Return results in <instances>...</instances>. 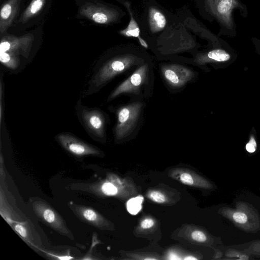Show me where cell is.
<instances>
[{"mask_svg":"<svg viewBox=\"0 0 260 260\" xmlns=\"http://www.w3.org/2000/svg\"><path fill=\"white\" fill-rule=\"evenodd\" d=\"M80 15L90 20L100 24H108L115 21L118 14L110 8L102 5L86 4L79 10Z\"/></svg>","mask_w":260,"mask_h":260,"instance_id":"obj_6","label":"cell"},{"mask_svg":"<svg viewBox=\"0 0 260 260\" xmlns=\"http://www.w3.org/2000/svg\"><path fill=\"white\" fill-rule=\"evenodd\" d=\"M34 40L31 34L17 37L7 35L1 40L0 51L8 52L17 55H21L28 57Z\"/></svg>","mask_w":260,"mask_h":260,"instance_id":"obj_5","label":"cell"},{"mask_svg":"<svg viewBox=\"0 0 260 260\" xmlns=\"http://www.w3.org/2000/svg\"><path fill=\"white\" fill-rule=\"evenodd\" d=\"M169 176L183 184L192 187L209 188L211 184L207 180L194 172L183 168L172 169Z\"/></svg>","mask_w":260,"mask_h":260,"instance_id":"obj_11","label":"cell"},{"mask_svg":"<svg viewBox=\"0 0 260 260\" xmlns=\"http://www.w3.org/2000/svg\"><path fill=\"white\" fill-rule=\"evenodd\" d=\"M103 192L107 196H116L118 193L117 187L111 182H105L102 186Z\"/></svg>","mask_w":260,"mask_h":260,"instance_id":"obj_23","label":"cell"},{"mask_svg":"<svg viewBox=\"0 0 260 260\" xmlns=\"http://www.w3.org/2000/svg\"><path fill=\"white\" fill-rule=\"evenodd\" d=\"M234 220L239 223H245L247 221V217L246 214L242 212H235L233 215Z\"/></svg>","mask_w":260,"mask_h":260,"instance_id":"obj_26","label":"cell"},{"mask_svg":"<svg viewBox=\"0 0 260 260\" xmlns=\"http://www.w3.org/2000/svg\"><path fill=\"white\" fill-rule=\"evenodd\" d=\"M36 214L50 226L58 231L68 233L61 217L53 209L44 203H40L34 205Z\"/></svg>","mask_w":260,"mask_h":260,"instance_id":"obj_12","label":"cell"},{"mask_svg":"<svg viewBox=\"0 0 260 260\" xmlns=\"http://www.w3.org/2000/svg\"><path fill=\"white\" fill-rule=\"evenodd\" d=\"M148 20L150 30L153 33L162 30L167 23V20L164 14L154 7H151L149 10Z\"/></svg>","mask_w":260,"mask_h":260,"instance_id":"obj_14","label":"cell"},{"mask_svg":"<svg viewBox=\"0 0 260 260\" xmlns=\"http://www.w3.org/2000/svg\"><path fill=\"white\" fill-rule=\"evenodd\" d=\"M256 132L254 127H252L250 133L249 141L247 143L245 148L247 152L253 153L255 151L257 148Z\"/></svg>","mask_w":260,"mask_h":260,"instance_id":"obj_21","label":"cell"},{"mask_svg":"<svg viewBox=\"0 0 260 260\" xmlns=\"http://www.w3.org/2000/svg\"><path fill=\"white\" fill-rule=\"evenodd\" d=\"M125 5H126L127 10H128L129 12L131 19L127 26L125 29L120 30L119 31V34L126 37L138 38L141 45L144 47L147 48L148 47V45L144 40L140 37V28L137 22L133 17V14L130 10L129 6L127 3H125Z\"/></svg>","mask_w":260,"mask_h":260,"instance_id":"obj_16","label":"cell"},{"mask_svg":"<svg viewBox=\"0 0 260 260\" xmlns=\"http://www.w3.org/2000/svg\"><path fill=\"white\" fill-rule=\"evenodd\" d=\"M169 259H181V258L180 257H178V255L177 254L175 253L174 252H171L168 254V257L167 258Z\"/></svg>","mask_w":260,"mask_h":260,"instance_id":"obj_28","label":"cell"},{"mask_svg":"<svg viewBox=\"0 0 260 260\" xmlns=\"http://www.w3.org/2000/svg\"><path fill=\"white\" fill-rule=\"evenodd\" d=\"M141 59L132 54L114 56L104 63L92 76L87 92L97 91L116 76L140 63Z\"/></svg>","mask_w":260,"mask_h":260,"instance_id":"obj_1","label":"cell"},{"mask_svg":"<svg viewBox=\"0 0 260 260\" xmlns=\"http://www.w3.org/2000/svg\"><path fill=\"white\" fill-rule=\"evenodd\" d=\"M198 259V258L197 257H195L194 256L189 255H186V256L183 257V259H186V260L192 259V260H194V259Z\"/></svg>","mask_w":260,"mask_h":260,"instance_id":"obj_29","label":"cell"},{"mask_svg":"<svg viewBox=\"0 0 260 260\" xmlns=\"http://www.w3.org/2000/svg\"><path fill=\"white\" fill-rule=\"evenodd\" d=\"M143 104L137 102L120 108L117 112V122L114 128L116 140L128 137L135 129L142 111Z\"/></svg>","mask_w":260,"mask_h":260,"instance_id":"obj_2","label":"cell"},{"mask_svg":"<svg viewBox=\"0 0 260 260\" xmlns=\"http://www.w3.org/2000/svg\"><path fill=\"white\" fill-rule=\"evenodd\" d=\"M213 14L224 24H233L232 12L238 5L236 0H206Z\"/></svg>","mask_w":260,"mask_h":260,"instance_id":"obj_10","label":"cell"},{"mask_svg":"<svg viewBox=\"0 0 260 260\" xmlns=\"http://www.w3.org/2000/svg\"><path fill=\"white\" fill-rule=\"evenodd\" d=\"M150 66L148 63L141 64L126 80L120 84L110 94L111 101L122 93H136L148 79Z\"/></svg>","mask_w":260,"mask_h":260,"instance_id":"obj_4","label":"cell"},{"mask_svg":"<svg viewBox=\"0 0 260 260\" xmlns=\"http://www.w3.org/2000/svg\"><path fill=\"white\" fill-rule=\"evenodd\" d=\"M161 73L169 85L175 88L183 87L194 76L190 69L178 64L163 66Z\"/></svg>","mask_w":260,"mask_h":260,"instance_id":"obj_8","label":"cell"},{"mask_svg":"<svg viewBox=\"0 0 260 260\" xmlns=\"http://www.w3.org/2000/svg\"><path fill=\"white\" fill-rule=\"evenodd\" d=\"M256 49L257 53L260 54V43L256 45Z\"/></svg>","mask_w":260,"mask_h":260,"instance_id":"obj_30","label":"cell"},{"mask_svg":"<svg viewBox=\"0 0 260 260\" xmlns=\"http://www.w3.org/2000/svg\"><path fill=\"white\" fill-rule=\"evenodd\" d=\"M77 211L82 218L99 228L105 227L107 221L93 210L87 207H78Z\"/></svg>","mask_w":260,"mask_h":260,"instance_id":"obj_15","label":"cell"},{"mask_svg":"<svg viewBox=\"0 0 260 260\" xmlns=\"http://www.w3.org/2000/svg\"><path fill=\"white\" fill-rule=\"evenodd\" d=\"M146 197L153 202L164 204L169 202V197L162 191L151 189L147 191Z\"/></svg>","mask_w":260,"mask_h":260,"instance_id":"obj_19","label":"cell"},{"mask_svg":"<svg viewBox=\"0 0 260 260\" xmlns=\"http://www.w3.org/2000/svg\"><path fill=\"white\" fill-rule=\"evenodd\" d=\"M236 59V56L233 52L223 48H216L199 55L196 61L202 64L213 63L215 67L224 68L230 66Z\"/></svg>","mask_w":260,"mask_h":260,"instance_id":"obj_9","label":"cell"},{"mask_svg":"<svg viewBox=\"0 0 260 260\" xmlns=\"http://www.w3.org/2000/svg\"><path fill=\"white\" fill-rule=\"evenodd\" d=\"M16 231L22 237L25 238L27 236V231L23 226L20 224H16L14 226Z\"/></svg>","mask_w":260,"mask_h":260,"instance_id":"obj_27","label":"cell"},{"mask_svg":"<svg viewBox=\"0 0 260 260\" xmlns=\"http://www.w3.org/2000/svg\"><path fill=\"white\" fill-rule=\"evenodd\" d=\"M0 61L4 66L11 70L16 69L20 63L18 55L8 52L0 51Z\"/></svg>","mask_w":260,"mask_h":260,"instance_id":"obj_18","label":"cell"},{"mask_svg":"<svg viewBox=\"0 0 260 260\" xmlns=\"http://www.w3.org/2000/svg\"><path fill=\"white\" fill-rule=\"evenodd\" d=\"M57 141L67 150L77 156L98 155L99 150L69 133H60L55 136Z\"/></svg>","mask_w":260,"mask_h":260,"instance_id":"obj_7","label":"cell"},{"mask_svg":"<svg viewBox=\"0 0 260 260\" xmlns=\"http://www.w3.org/2000/svg\"><path fill=\"white\" fill-rule=\"evenodd\" d=\"M189 237L194 242L204 243L207 240L206 234L203 231L197 229L191 230Z\"/></svg>","mask_w":260,"mask_h":260,"instance_id":"obj_22","label":"cell"},{"mask_svg":"<svg viewBox=\"0 0 260 260\" xmlns=\"http://www.w3.org/2000/svg\"><path fill=\"white\" fill-rule=\"evenodd\" d=\"M46 0H32L24 11L20 19V22L25 23L36 15L42 9Z\"/></svg>","mask_w":260,"mask_h":260,"instance_id":"obj_17","label":"cell"},{"mask_svg":"<svg viewBox=\"0 0 260 260\" xmlns=\"http://www.w3.org/2000/svg\"><path fill=\"white\" fill-rule=\"evenodd\" d=\"M21 0H8L1 7L0 32L4 33L12 24L18 13Z\"/></svg>","mask_w":260,"mask_h":260,"instance_id":"obj_13","label":"cell"},{"mask_svg":"<svg viewBox=\"0 0 260 260\" xmlns=\"http://www.w3.org/2000/svg\"><path fill=\"white\" fill-rule=\"evenodd\" d=\"M155 224V221L151 217H145L142 219L139 224V229L147 231L152 229Z\"/></svg>","mask_w":260,"mask_h":260,"instance_id":"obj_24","label":"cell"},{"mask_svg":"<svg viewBox=\"0 0 260 260\" xmlns=\"http://www.w3.org/2000/svg\"><path fill=\"white\" fill-rule=\"evenodd\" d=\"M143 198L141 196L133 198L127 203V211L132 214H136L141 209Z\"/></svg>","mask_w":260,"mask_h":260,"instance_id":"obj_20","label":"cell"},{"mask_svg":"<svg viewBox=\"0 0 260 260\" xmlns=\"http://www.w3.org/2000/svg\"><path fill=\"white\" fill-rule=\"evenodd\" d=\"M77 115L86 131L97 139H102L106 134V118L99 109L88 108L81 103L77 105Z\"/></svg>","mask_w":260,"mask_h":260,"instance_id":"obj_3","label":"cell"},{"mask_svg":"<svg viewBox=\"0 0 260 260\" xmlns=\"http://www.w3.org/2000/svg\"><path fill=\"white\" fill-rule=\"evenodd\" d=\"M127 256L137 259H158L159 258L152 254L128 253Z\"/></svg>","mask_w":260,"mask_h":260,"instance_id":"obj_25","label":"cell"}]
</instances>
